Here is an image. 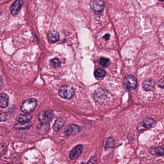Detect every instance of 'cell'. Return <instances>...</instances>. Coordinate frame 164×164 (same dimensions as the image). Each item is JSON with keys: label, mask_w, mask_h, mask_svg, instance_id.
Wrapping results in <instances>:
<instances>
[{"label": "cell", "mask_w": 164, "mask_h": 164, "mask_svg": "<svg viewBox=\"0 0 164 164\" xmlns=\"http://www.w3.org/2000/svg\"><path fill=\"white\" fill-rule=\"evenodd\" d=\"M37 106V100L34 98H30L23 102L21 106V110L25 114H30L36 109Z\"/></svg>", "instance_id": "1"}, {"label": "cell", "mask_w": 164, "mask_h": 164, "mask_svg": "<svg viewBox=\"0 0 164 164\" xmlns=\"http://www.w3.org/2000/svg\"><path fill=\"white\" fill-rule=\"evenodd\" d=\"M123 83L126 88L130 91L135 90L137 87V81L136 77L131 75L125 77Z\"/></svg>", "instance_id": "2"}, {"label": "cell", "mask_w": 164, "mask_h": 164, "mask_svg": "<svg viewBox=\"0 0 164 164\" xmlns=\"http://www.w3.org/2000/svg\"><path fill=\"white\" fill-rule=\"evenodd\" d=\"M58 93L59 96L62 98L70 99L74 95L75 90L69 86H63L60 88Z\"/></svg>", "instance_id": "3"}, {"label": "cell", "mask_w": 164, "mask_h": 164, "mask_svg": "<svg viewBox=\"0 0 164 164\" xmlns=\"http://www.w3.org/2000/svg\"><path fill=\"white\" fill-rule=\"evenodd\" d=\"M109 94L104 89H100L96 90L94 93V100L98 103H102L105 102L109 98Z\"/></svg>", "instance_id": "4"}, {"label": "cell", "mask_w": 164, "mask_h": 164, "mask_svg": "<svg viewBox=\"0 0 164 164\" xmlns=\"http://www.w3.org/2000/svg\"><path fill=\"white\" fill-rule=\"evenodd\" d=\"M90 8L95 13L102 12L105 8V3L103 0H92L90 3Z\"/></svg>", "instance_id": "5"}, {"label": "cell", "mask_w": 164, "mask_h": 164, "mask_svg": "<svg viewBox=\"0 0 164 164\" xmlns=\"http://www.w3.org/2000/svg\"><path fill=\"white\" fill-rule=\"evenodd\" d=\"M156 123V121L151 118H145L138 125L137 129L139 131H144L149 129L153 126Z\"/></svg>", "instance_id": "6"}, {"label": "cell", "mask_w": 164, "mask_h": 164, "mask_svg": "<svg viewBox=\"0 0 164 164\" xmlns=\"http://www.w3.org/2000/svg\"><path fill=\"white\" fill-rule=\"evenodd\" d=\"M52 116L53 114L51 111H42L39 114L38 118L42 124L45 125L49 123L52 118Z\"/></svg>", "instance_id": "7"}, {"label": "cell", "mask_w": 164, "mask_h": 164, "mask_svg": "<svg viewBox=\"0 0 164 164\" xmlns=\"http://www.w3.org/2000/svg\"><path fill=\"white\" fill-rule=\"evenodd\" d=\"M23 1L22 0L15 1L10 7V12L13 16H16L19 13L22 7L23 6Z\"/></svg>", "instance_id": "8"}, {"label": "cell", "mask_w": 164, "mask_h": 164, "mask_svg": "<svg viewBox=\"0 0 164 164\" xmlns=\"http://www.w3.org/2000/svg\"><path fill=\"white\" fill-rule=\"evenodd\" d=\"M82 130V128L78 125H71L69 126L66 129L65 131V134L66 136H69L71 135L76 134L79 133Z\"/></svg>", "instance_id": "9"}, {"label": "cell", "mask_w": 164, "mask_h": 164, "mask_svg": "<svg viewBox=\"0 0 164 164\" xmlns=\"http://www.w3.org/2000/svg\"><path fill=\"white\" fill-rule=\"evenodd\" d=\"M83 146L82 145H77L74 149L72 150L69 155V158L72 160L78 158L82 153Z\"/></svg>", "instance_id": "10"}, {"label": "cell", "mask_w": 164, "mask_h": 164, "mask_svg": "<svg viewBox=\"0 0 164 164\" xmlns=\"http://www.w3.org/2000/svg\"><path fill=\"white\" fill-rule=\"evenodd\" d=\"M47 38L50 43H55L59 40L60 35L57 31H55V30H51V31H49V33H48Z\"/></svg>", "instance_id": "11"}, {"label": "cell", "mask_w": 164, "mask_h": 164, "mask_svg": "<svg viewBox=\"0 0 164 164\" xmlns=\"http://www.w3.org/2000/svg\"><path fill=\"white\" fill-rule=\"evenodd\" d=\"M143 88L146 91H151L155 88V83L152 79L146 80L143 82Z\"/></svg>", "instance_id": "12"}, {"label": "cell", "mask_w": 164, "mask_h": 164, "mask_svg": "<svg viewBox=\"0 0 164 164\" xmlns=\"http://www.w3.org/2000/svg\"><path fill=\"white\" fill-rule=\"evenodd\" d=\"M9 102V97L6 93H0V107L1 108L6 107Z\"/></svg>", "instance_id": "13"}, {"label": "cell", "mask_w": 164, "mask_h": 164, "mask_svg": "<svg viewBox=\"0 0 164 164\" xmlns=\"http://www.w3.org/2000/svg\"><path fill=\"white\" fill-rule=\"evenodd\" d=\"M32 126V123L30 121L26 122H19L18 124H15L14 128L18 130H23L28 129Z\"/></svg>", "instance_id": "14"}, {"label": "cell", "mask_w": 164, "mask_h": 164, "mask_svg": "<svg viewBox=\"0 0 164 164\" xmlns=\"http://www.w3.org/2000/svg\"><path fill=\"white\" fill-rule=\"evenodd\" d=\"M64 124H65V122L63 119H62V118H57L53 125V129L55 131H59L63 127Z\"/></svg>", "instance_id": "15"}, {"label": "cell", "mask_w": 164, "mask_h": 164, "mask_svg": "<svg viewBox=\"0 0 164 164\" xmlns=\"http://www.w3.org/2000/svg\"><path fill=\"white\" fill-rule=\"evenodd\" d=\"M31 118L32 117L30 115L26 114L18 115L16 117V120L18 122H26L30 121Z\"/></svg>", "instance_id": "16"}, {"label": "cell", "mask_w": 164, "mask_h": 164, "mask_svg": "<svg viewBox=\"0 0 164 164\" xmlns=\"http://www.w3.org/2000/svg\"><path fill=\"white\" fill-rule=\"evenodd\" d=\"M150 152L152 155L158 156H161L164 155V148L163 146L160 147L152 148L150 150Z\"/></svg>", "instance_id": "17"}, {"label": "cell", "mask_w": 164, "mask_h": 164, "mask_svg": "<svg viewBox=\"0 0 164 164\" xmlns=\"http://www.w3.org/2000/svg\"><path fill=\"white\" fill-rule=\"evenodd\" d=\"M105 74L106 73L105 71L102 69H96L95 71H94V76L96 78H104L105 76Z\"/></svg>", "instance_id": "18"}, {"label": "cell", "mask_w": 164, "mask_h": 164, "mask_svg": "<svg viewBox=\"0 0 164 164\" xmlns=\"http://www.w3.org/2000/svg\"><path fill=\"white\" fill-rule=\"evenodd\" d=\"M50 66L53 68H58L61 65V62L58 58H55L50 60Z\"/></svg>", "instance_id": "19"}, {"label": "cell", "mask_w": 164, "mask_h": 164, "mask_svg": "<svg viewBox=\"0 0 164 164\" xmlns=\"http://www.w3.org/2000/svg\"><path fill=\"white\" fill-rule=\"evenodd\" d=\"M99 64L104 67H107L110 65V59L105 57H101L99 59Z\"/></svg>", "instance_id": "20"}, {"label": "cell", "mask_w": 164, "mask_h": 164, "mask_svg": "<svg viewBox=\"0 0 164 164\" xmlns=\"http://www.w3.org/2000/svg\"><path fill=\"white\" fill-rule=\"evenodd\" d=\"M115 144L114 140L113 138L109 137L107 141H106V144H105V148H112L114 147Z\"/></svg>", "instance_id": "21"}, {"label": "cell", "mask_w": 164, "mask_h": 164, "mask_svg": "<svg viewBox=\"0 0 164 164\" xmlns=\"http://www.w3.org/2000/svg\"><path fill=\"white\" fill-rule=\"evenodd\" d=\"M6 150V145L5 144H0V155L5 153Z\"/></svg>", "instance_id": "22"}, {"label": "cell", "mask_w": 164, "mask_h": 164, "mask_svg": "<svg viewBox=\"0 0 164 164\" xmlns=\"http://www.w3.org/2000/svg\"><path fill=\"white\" fill-rule=\"evenodd\" d=\"M7 115L3 112L0 111V121H4L6 120Z\"/></svg>", "instance_id": "23"}, {"label": "cell", "mask_w": 164, "mask_h": 164, "mask_svg": "<svg viewBox=\"0 0 164 164\" xmlns=\"http://www.w3.org/2000/svg\"><path fill=\"white\" fill-rule=\"evenodd\" d=\"M158 86L159 87L163 89V88H164V78H161L160 81H159L158 83Z\"/></svg>", "instance_id": "24"}, {"label": "cell", "mask_w": 164, "mask_h": 164, "mask_svg": "<svg viewBox=\"0 0 164 164\" xmlns=\"http://www.w3.org/2000/svg\"><path fill=\"white\" fill-rule=\"evenodd\" d=\"M110 35L109 34H105V36L103 37V39L106 42V41H108V40H109V39H110Z\"/></svg>", "instance_id": "25"}, {"label": "cell", "mask_w": 164, "mask_h": 164, "mask_svg": "<svg viewBox=\"0 0 164 164\" xmlns=\"http://www.w3.org/2000/svg\"><path fill=\"white\" fill-rule=\"evenodd\" d=\"M3 79L1 78V77L0 76V89L1 88V86L3 85Z\"/></svg>", "instance_id": "26"}, {"label": "cell", "mask_w": 164, "mask_h": 164, "mask_svg": "<svg viewBox=\"0 0 164 164\" xmlns=\"http://www.w3.org/2000/svg\"><path fill=\"white\" fill-rule=\"evenodd\" d=\"M164 1V0H160V1Z\"/></svg>", "instance_id": "27"}]
</instances>
